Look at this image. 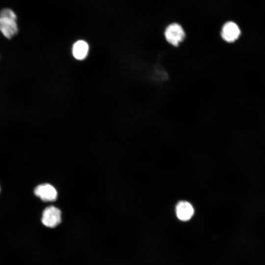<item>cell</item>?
Instances as JSON below:
<instances>
[{
    "mask_svg": "<svg viewBox=\"0 0 265 265\" xmlns=\"http://www.w3.org/2000/svg\"><path fill=\"white\" fill-rule=\"evenodd\" d=\"M194 209L188 202H179L176 206V213L179 219L183 221L189 220L194 214Z\"/></svg>",
    "mask_w": 265,
    "mask_h": 265,
    "instance_id": "8992f818",
    "label": "cell"
},
{
    "mask_svg": "<svg viewBox=\"0 0 265 265\" xmlns=\"http://www.w3.org/2000/svg\"><path fill=\"white\" fill-rule=\"evenodd\" d=\"M240 34V30L238 25L234 22L229 21L222 26L221 35L222 39L227 42H234Z\"/></svg>",
    "mask_w": 265,
    "mask_h": 265,
    "instance_id": "3957f363",
    "label": "cell"
},
{
    "mask_svg": "<svg viewBox=\"0 0 265 265\" xmlns=\"http://www.w3.org/2000/svg\"><path fill=\"white\" fill-rule=\"evenodd\" d=\"M0 31L6 38H12L18 31L16 20L0 17Z\"/></svg>",
    "mask_w": 265,
    "mask_h": 265,
    "instance_id": "5b68a950",
    "label": "cell"
},
{
    "mask_svg": "<svg viewBox=\"0 0 265 265\" xmlns=\"http://www.w3.org/2000/svg\"><path fill=\"white\" fill-rule=\"evenodd\" d=\"M166 41L174 47H177L186 37V33L183 27L178 23L168 25L164 33Z\"/></svg>",
    "mask_w": 265,
    "mask_h": 265,
    "instance_id": "6da1fadb",
    "label": "cell"
},
{
    "mask_svg": "<svg viewBox=\"0 0 265 265\" xmlns=\"http://www.w3.org/2000/svg\"><path fill=\"white\" fill-rule=\"evenodd\" d=\"M0 17L17 20V16L14 12L10 8H4L0 11Z\"/></svg>",
    "mask_w": 265,
    "mask_h": 265,
    "instance_id": "ba28073f",
    "label": "cell"
},
{
    "mask_svg": "<svg viewBox=\"0 0 265 265\" xmlns=\"http://www.w3.org/2000/svg\"><path fill=\"white\" fill-rule=\"evenodd\" d=\"M41 220L43 224L47 227L57 226L61 221L60 210L52 206L46 208L43 212Z\"/></svg>",
    "mask_w": 265,
    "mask_h": 265,
    "instance_id": "7a4b0ae2",
    "label": "cell"
},
{
    "mask_svg": "<svg viewBox=\"0 0 265 265\" xmlns=\"http://www.w3.org/2000/svg\"><path fill=\"white\" fill-rule=\"evenodd\" d=\"M88 52V45L84 41H78L73 45V54L77 59H84L86 56Z\"/></svg>",
    "mask_w": 265,
    "mask_h": 265,
    "instance_id": "52a82bcc",
    "label": "cell"
},
{
    "mask_svg": "<svg viewBox=\"0 0 265 265\" xmlns=\"http://www.w3.org/2000/svg\"><path fill=\"white\" fill-rule=\"evenodd\" d=\"M34 194L44 202L53 201L57 198V193L55 188L49 184L37 186L34 189Z\"/></svg>",
    "mask_w": 265,
    "mask_h": 265,
    "instance_id": "277c9868",
    "label": "cell"
}]
</instances>
